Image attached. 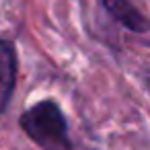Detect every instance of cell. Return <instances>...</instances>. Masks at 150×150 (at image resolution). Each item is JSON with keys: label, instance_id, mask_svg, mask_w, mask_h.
Masks as SVG:
<instances>
[{"label": "cell", "instance_id": "obj_1", "mask_svg": "<svg viewBox=\"0 0 150 150\" xmlns=\"http://www.w3.org/2000/svg\"><path fill=\"white\" fill-rule=\"evenodd\" d=\"M19 125L39 150H74L66 115L52 99L37 101L25 109L19 117Z\"/></svg>", "mask_w": 150, "mask_h": 150}, {"label": "cell", "instance_id": "obj_2", "mask_svg": "<svg viewBox=\"0 0 150 150\" xmlns=\"http://www.w3.org/2000/svg\"><path fill=\"white\" fill-rule=\"evenodd\" d=\"M17 50L11 41L0 39V115H2L8 105L11 99L15 95V86H17Z\"/></svg>", "mask_w": 150, "mask_h": 150}, {"label": "cell", "instance_id": "obj_3", "mask_svg": "<svg viewBox=\"0 0 150 150\" xmlns=\"http://www.w3.org/2000/svg\"><path fill=\"white\" fill-rule=\"evenodd\" d=\"M107 13L125 29L134 33H146L150 29V21L129 2V0H103Z\"/></svg>", "mask_w": 150, "mask_h": 150}]
</instances>
